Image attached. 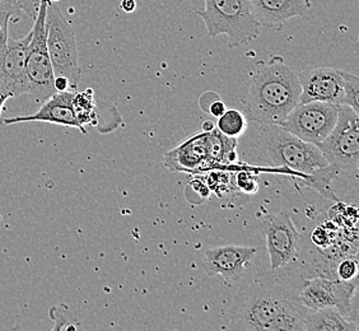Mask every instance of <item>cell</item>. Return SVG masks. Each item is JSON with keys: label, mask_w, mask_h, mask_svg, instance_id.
<instances>
[{"label": "cell", "mask_w": 359, "mask_h": 331, "mask_svg": "<svg viewBox=\"0 0 359 331\" xmlns=\"http://www.w3.org/2000/svg\"><path fill=\"white\" fill-rule=\"evenodd\" d=\"M252 11L262 27L280 29L284 23L296 18L306 17L311 7L310 0H249Z\"/></svg>", "instance_id": "16"}, {"label": "cell", "mask_w": 359, "mask_h": 331, "mask_svg": "<svg viewBox=\"0 0 359 331\" xmlns=\"http://www.w3.org/2000/svg\"><path fill=\"white\" fill-rule=\"evenodd\" d=\"M21 6L22 11L26 12L28 15L35 18L37 11H39V6H40V0H17Z\"/></svg>", "instance_id": "25"}, {"label": "cell", "mask_w": 359, "mask_h": 331, "mask_svg": "<svg viewBox=\"0 0 359 331\" xmlns=\"http://www.w3.org/2000/svg\"><path fill=\"white\" fill-rule=\"evenodd\" d=\"M358 260L355 254L340 256L335 265V279L340 282L357 281Z\"/></svg>", "instance_id": "21"}, {"label": "cell", "mask_w": 359, "mask_h": 331, "mask_svg": "<svg viewBox=\"0 0 359 331\" xmlns=\"http://www.w3.org/2000/svg\"><path fill=\"white\" fill-rule=\"evenodd\" d=\"M301 84L299 104L326 102L344 104V70L332 67H318L299 70Z\"/></svg>", "instance_id": "12"}, {"label": "cell", "mask_w": 359, "mask_h": 331, "mask_svg": "<svg viewBox=\"0 0 359 331\" xmlns=\"http://www.w3.org/2000/svg\"><path fill=\"white\" fill-rule=\"evenodd\" d=\"M338 114L339 104L316 101L298 104L279 126L304 142L318 145L330 134Z\"/></svg>", "instance_id": "10"}, {"label": "cell", "mask_w": 359, "mask_h": 331, "mask_svg": "<svg viewBox=\"0 0 359 331\" xmlns=\"http://www.w3.org/2000/svg\"><path fill=\"white\" fill-rule=\"evenodd\" d=\"M74 93L76 92H73V90L56 92L45 102H42L40 104V109L34 114L4 119L0 121V125L8 126V125L20 124V123L36 121V123L59 125V126H65V128H76L86 134L87 130H86V128L79 124V121L76 119V111H74V106H73Z\"/></svg>", "instance_id": "15"}, {"label": "cell", "mask_w": 359, "mask_h": 331, "mask_svg": "<svg viewBox=\"0 0 359 331\" xmlns=\"http://www.w3.org/2000/svg\"><path fill=\"white\" fill-rule=\"evenodd\" d=\"M203 131H212L213 129H215V124L210 121V120H207V121H204L203 123Z\"/></svg>", "instance_id": "29"}, {"label": "cell", "mask_w": 359, "mask_h": 331, "mask_svg": "<svg viewBox=\"0 0 359 331\" xmlns=\"http://www.w3.org/2000/svg\"><path fill=\"white\" fill-rule=\"evenodd\" d=\"M306 313L296 292L276 282L255 281L237 290L228 310V329L304 331Z\"/></svg>", "instance_id": "1"}, {"label": "cell", "mask_w": 359, "mask_h": 331, "mask_svg": "<svg viewBox=\"0 0 359 331\" xmlns=\"http://www.w3.org/2000/svg\"><path fill=\"white\" fill-rule=\"evenodd\" d=\"M355 321L346 318L334 307L311 310L307 309L304 320V331H357Z\"/></svg>", "instance_id": "17"}, {"label": "cell", "mask_w": 359, "mask_h": 331, "mask_svg": "<svg viewBox=\"0 0 359 331\" xmlns=\"http://www.w3.org/2000/svg\"><path fill=\"white\" fill-rule=\"evenodd\" d=\"M46 46L54 76H65L69 81L70 90L76 92L82 69L78 62L76 32L62 9L56 3L48 1L46 11Z\"/></svg>", "instance_id": "6"}, {"label": "cell", "mask_w": 359, "mask_h": 331, "mask_svg": "<svg viewBox=\"0 0 359 331\" xmlns=\"http://www.w3.org/2000/svg\"><path fill=\"white\" fill-rule=\"evenodd\" d=\"M301 84L297 73L283 56L271 55L255 64L249 88L241 98L242 110L254 125H280L299 104Z\"/></svg>", "instance_id": "2"}, {"label": "cell", "mask_w": 359, "mask_h": 331, "mask_svg": "<svg viewBox=\"0 0 359 331\" xmlns=\"http://www.w3.org/2000/svg\"><path fill=\"white\" fill-rule=\"evenodd\" d=\"M73 106L76 111V119L83 128L87 125L97 124L96 104H95L93 90H87L81 93H74Z\"/></svg>", "instance_id": "18"}, {"label": "cell", "mask_w": 359, "mask_h": 331, "mask_svg": "<svg viewBox=\"0 0 359 331\" xmlns=\"http://www.w3.org/2000/svg\"><path fill=\"white\" fill-rule=\"evenodd\" d=\"M237 138H229L221 131H203L182 142L166 153L165 166L171 171L201 173L219 162L235 161Z\"/></svg>", "instance_id": "5"}, {"label": "cell", "mask_w": 359, "mask_h": 331, "mask_svg": "<svg viewBox=\"0 0 359 331\" xmlns=\"http://www.w3.org/2000/svg\"><path fill=\"white\" fill-rule=\"evenodd\" d=\"M249 121L245 118L243 112L238 110H226V112L218 118L217 128L223 135L229 138H238L245 131L248 130Z\"/></svg>", "instance_id": "19"}, {"label": "cell", "mask_w": 359, "mask_h": 331, "mask_svg": "<svg viewBox=\"0 0 359 331\" xmlns=\"http://www.w3.org/2000/svg\"><path fill=\"white\" fill-rule=\"evenodd\" d=\"M195 13L205 23L209 37L227 35L229 48L249 43L260 36L262 26L249 0H205V8Z\"/></svg>", "instance_id": "4"}, {"label": "cell", "mask_w": 359, "mask_h": 331, "mask_svg": "<svg viewBox=\"0 0 359 331\" xmlns=\"http://www.w3.org/2000/svg\"><path fill=\"white\" fill-rule=\"evenodd\" d=\"M259 227L266 240L270 270L276 271L297 262L302 237L290 215L266 213L260 219Z\"/></svg>", "instance_id": "9"}, {"label": "cell", "mask_w": 359, "mask_h": 331, "mask_svg": "<svg viewBox=\"0 0 359 331\" xmlns=\"http://www.w3.org/2000/svg\"><path fill=\"white\" fill-rule=\"evenodd\" d=\"M246 179L248 180H245L243 173L240 175L238 176V187L245 193H255L257 190V184H256L255 179H251V177H249V175H246Z\"/></svg>", "instance_id": "24"}, {"label": "cell", "mask_w": 359, "mask_h": 331, "mask_svg": "<svg viewBox=\"0 0 359 331\" xmlns=\"http://www.w3.org/2000/svg\"><path fill=\"white\" fill-rule=\"evenodd\" d=\"M46 11L48 0H40L26 59L28 95L40 104L56 93L55 76L46 46Z\"/></svg>", "instance_id": "7"}, {"label": "cell", "mask_w": 359, "mask_h": 331, "mask_svg": "<svg viewBox=\"0 0 359 331\" xmlns=\"http://www.w3.org/2000/svg\"><path fill=\"white\" fill-rule=\"evenodd\" d=\"M120 8L125 13H133L137 9V0H121Z\"/></svg>", "instance_id": "28"}, {"label": "cell", "mask_w": 359, "mask_h": 331, "mask_svg": "<svg viewBox=\"0 0 359 331\" xmlns=\"http://www.w3.org/2000/svg\"><path fill=\"white\" fill-rule=\"evenodd\" d=\"M22 8L17 0H0V55L7 45L8 25L15 14L21 13Z\"/></svg>", "instance_id": "20"}, {"label": "cell", "mask_w": 359, "mask_h": 331, "mask_svg": "<svg viewBox=\"0 0 359 331\" xmlns=\"http://www.w3.org/2000/svg\"><path fill=\"white\" fill-rule=\"evenodd\" d=\"M358 288L357 281L340 282L338 279L313 276L304 281L298 297L306 309L318 310L334 307L352 320V301ZM354 321V320H353Z\"/></svg>", "instance_id": "11"}, {"label": "cell", "mask_w": 359, "mask_h": 331, "mask_svg": "<svg viewBox=\"0 0 359 331\" xmlns=\"http://www.w3.org/2000/svg\"><path fill=\"white\" fill-rule=\"evenodd\" d=\"M32 32L20 40L8 37L7 45L0 55V92L8 98L28 95L26 59Z\"/></svg>", "instance_id": "13"}, {"label": "cell", "mask_w": 359, "mask_h": 331, "mask_svg": "<svg viewBox=\"0 0 359 331\" xmlns=\"http://www.w3.org/2000/svg\"><path fill=\"white\" fill-rule=\"evenodd\" d=\"M358 112L348 104H339L337 124L316 147L327 165L339 173H355L359 166Z\"/></svg>", "instance_id": "8"}, {"label": "cell", "mask_w": 359, "mask_h": 331, "mask_svg": "<svg viewBox=\"0 0 359 331\" xmlns=\"http://www.w3.org/2000/svg\"><path fill=\"white\" fill-rule=\"evenodd\" d=\"M226 104L222 102L221 100H215L213 101L210 106L208 107V111H209V114L212 115V116H215V118H221L222 115L226 112Z\"/></svg>", "instance_id": "26"}, {"label": "cell", "mask_w": 359, "mask_h": 331, "mask_svg": "<svg viewBox=\"0 0 359 331\" xmlns=\"http://www.w3.org/2000/svg\"><path fill=\"white\" fill-rule=\"evenodd\" d=\"M54 86H55L56 92L70 90L69 81L65 76H55L54 78Z\"/></svg>", "instance_id": "27"}, {"label": "cell", "mask_w": 359, "mask_h": 331, "mask_svg": "<svg viewBox=\"0 0 359 331\" xmlns=\"http://www.w3.org/2000/svg\"><path fill=\"white\" fill-rule=\"evenodd\" d=\"M48 315L55 321L54 330H76V325L72 324L74 320L67 306L64 304L55 306L50 310Z\"/></svg>", "instance_id": "23"}, {"label": "cell", "mask_w": 359, "mask_h": 331, "mask_svg": "<svg viewBox=\"0 0 359 331\" xmlns=\"http://www.w3.org/2000/svg\"><path fill=\"white\" fill-rule=\"evenodd\" d=\"M7 100H9V98L0 92V118H1V111H3V107H4V104L7 102Z\"/></svg>", "instance_id": "30"}, {"label": "cell", "mask_w": 359, "mask_h": 331, "mask_svg": "<svg viewBox=\"0 0 359 331\" xmlns=\"http://www.w3.org/2000/svg\"><path fill=\"white\" fill-rule=\"evenodd\" d=\"M256 248L224 245L209 248L203 256V269L207 276H221L227 282L238 281L254 260Z\"/></svg>", "instance_id": "14"}, {"label": "cell", "mask_w": 359, "mask_h": 331, "mask_svg": "<svg viewBox=\"0 0 359 331\" xmlns=\"http://www.w3.org/2000/svg\"><path fill=\"white\" fill-rule=\"evenodd\" d=\"M256 156L254 161L268 167H283L307 179L327 165L318 147L304 142L279 125H255Z\"/></svg>", "instance_id": "3"}, {"label": "cell", "mask_w": 359, "mask_h": 331, "mask_svg": "<svg viewBox=\"0 0 359 331\" xmlns=\"http://www.w3.org/2000/svg\"><path fill=\"white\" fill-rule=\"evenodd\" d=\"M48 1H50V3H59L60 0H48Z\"/></svg>", "instance_id": "31"}, {"label": "cell", "mask_w": 359, "mask_h": 331, "mask_svg": "<svg viewBox=\"0 0 359 331\" xmlns=\"http://www.w3.org/2000/svg\"><path fill=\"white\" fill-rule=\"evenodd\" d=\"M359 78L344 72V104L359 112Z\"/></svg>", "instance_id": "22"}]
</instances>
